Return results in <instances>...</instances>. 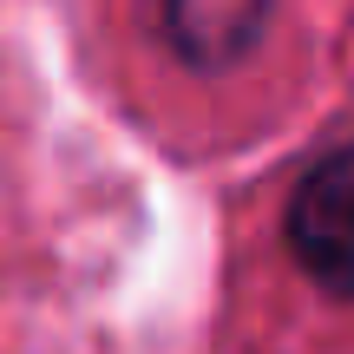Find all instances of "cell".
<instances>
[{
    "label": "cell",
    "instance_id": "obj_1",
    "mask_svg": "<svg viewBox=\"0 0 354 354\" xmlns=\"http://www.w3.org/2000/svg\"><path fill=\"white\" fill-rule=\"evenodd\" d=\"M282 230H289V250L308 269V282L354 302V145L315 158L302 171Z\"/></svg>",
    "mask_w": 354,
    "mask_h": 354
},
{
    "label": "cell",
    "instance_id": "obj_2",
    "mask_svg": "<svg viewBox=\"0 0 354 354\" xmlns=\"http://www.w3.org/2000/svg\"><path fill=\"white\" fill-rule=\"evenodd\" d=\"M269 0H165V33L197 73H230L263 39Z\"/></svg>",
    "mask_w": 354,
    "mask_h": 354
}]
</instances>
